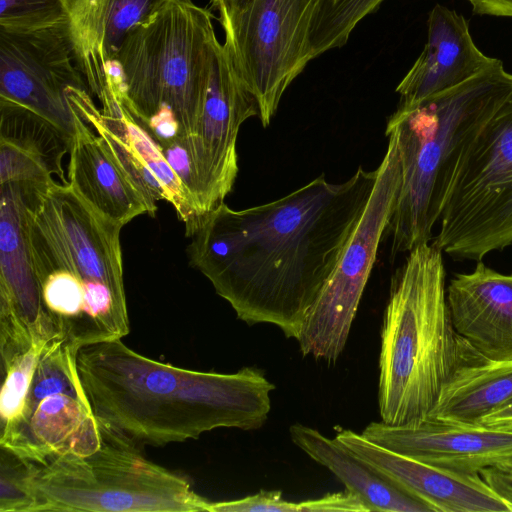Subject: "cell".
Here are the masks:
<instances>
[{
    "label": "cell",
    "mask_w": 512,
    "mask_h": 512,
    "mask_svg": "<svg viewBox=\"0 0 512 512\" xmlns=\"http://www.w3.org/2000/svg\"><path fill=\"white\" fill-rule=\"evenodd\" d=\"M384 0H322L311 32L312 58L344 46L356 25Z\"/></svg>",
    "instance_id": "25"
},
{
    "label": "cell",
    "mask_w": 512,
    "mask_h": 512,
    "mask_svg": "<svg viewBox=\"0 0 512 512\" xmlns=\"http://www.w3.org/2000/svg\"><path fill=\"white\" fill-rule=\"evenodd\" d=\"M254 96L238 77L223 44L218 42L208 92L195 136L185 145L192 155L207 216L224 203L238 174L237 136L241 125L258 116Z\"/></svg>",
    "instance_id": "13"
},
{
    "label": "cell",
    "mask_w": 512,
    "mask_h": 512,
    "mask_svg": "<svg viewBox=\"0 0 512 512\" xmlns=\"http://www.w3.org/2000/svg\"><path fill=\"white\" fill-rule=\"evenodd\" d=\"M100 445L30 463L32 512H200L210 501L188 479L143 456L137 444L102 424Z\"/></svg>",
    "instance_id": "7"
},
{
    "label": "cell",
    "mask_w": 512,
    "mask_h": 512,
    "mask_svg": "<svg viewBox=\"0 0 512 512\" xmlns=\"http://www.w3.org/2000/svg\"><path fill=\"white\" fill-rule=\"evenodd\" d=\"M480 475L512 512V472L492 466L482 469Z\"/></svg>",
    "instance_id": "30"
},
{
    "label": "cell",
    "mask_w": 512,
    "mask_h": 512,
    "mask_svg": "<svg viewBox=\"0 0 512 512\" xmlns=\"http://www.w3.org/2000/svg\"><path fill=\"white\" fill-rule=\"evenodd\" d=\"M68 98L141 193L154 204L169 202L185 224L186 236L192 237L205 218L151 135L123 105L109 111L97 108L88 88L72 87Z\"/></svg>",
    "instance_id": "15"
},
{
    "label": "cell",
    "mask_w": 512,
    "mask_h": 512,
    "mask_svg": "<svg viewBox=\"0 0 512 512\" xmlns=\"http://www.w3.org/2000/svg\"><path fill=\"white\" fill-rule=\"evenodd\" d=\"M73 0H0V30L26 33L69 25Z\"/></svg>",
    "instance_id": "26"
},
{
    "label": "cell",
    "mask_w": 512,
    "mask_h": 512,
    "mask_svg": "<svg viewBox=\"0 0 512 512\" xmlns=\"http://www.w3.org/2000/svg\"><path fill=\"white\" fill-rule=\"evenodd\" d=\"M335 439L431 512H509L480 474L427 464L380 446L349 429Z\"/></svg>",
    "instance_id": "17"
},
{
    "label": "cell",
    "mask_w": 512,
    "mask_h": 512,
    "mask_svg": "<svg viewBox=\"0 0 512 512\" xmlns=\"http://www.w3.org/2000/svg\"><path fill=\"white\" fill-rule=\"evenodd\" d=\"M368 512L359 497L349 491L330 493L298 502V512Z\"/></svg>",
    "instance_id": "29"
},
{
    "label": "cell",
    "mask_w": 512,
    "mask_h": 512,
    "mask_svg": "<svg viewBox=\"0 0 512 512\" xmlns=\"http://www.w3.org/2000/svg\"><path fill=\"white\" fill-rule=\"evenodd\" d=\"M46 343L33 345L28 351L1 363L3 374L0 393L1 426L9 423L19 414L40 353Z\"/></svg>",
    "instance_id": "27"
},
{
    "label": "cell",
    "mask_w": 512,
    "mask_h": 512,
    "mask_svg": "<svg viewBox=\"0 0 512 512\" xmlns=\"http://www.w3.org/2000/svg\"><path fill=\"white\" fill-rule=\"evenodd\" d=\"M450 318L458 336L481 357L512 360V272L502 274L477 261L446 288Z\"/></svg>",
    "instance_id": "19"
},
{
    "label": "cell",
    "mask_w": 512,
    "mask_h": 512,
    "mask_svg": "<svg viewBox=\"0 0 512 512\" xmlns=\"http://www.w3.org/2000/svg\"><path fill=\"white\" fill-rule=\"evenodd\" d=\"M438 221L433 242L455 260L512 246V98L463 146Z\"/></svg>",
    "instance_id": "8"
},
{
    "label": "cell",
    "mask_w": 512,
    "mask_h": 512,
    "mask_svg": "<svg viewBox=\"0 0 512 512\" xmlns=\"http://www.w3.org/2000/svg\"><path fill=\"white\" fill-rule=\"evenodd\" d=\"M209 9L167 0L135 26L117 54L111 95L141 125L172 117L187 145L203 112L218 39Z\"/></svg>",
    "instance_id": "5"
},
{
    "label": "cell",
    "mask_w": 512,
    "mask_h": 512,
    "mask_svg": "<svg viewBox=\"0 0 512 512\" xmlns=\"http://www.w3.org/2000/svg\"><path fill=\"white\" fill-rule=\"evenodd\" d=\"M22 189L39 284L56 270L79 279L85 291L87 345L126 336L130 326L120 244L123 225L100 214L70 184L55 181L44 190Z\"/></svg>",
    "instance_id": "6"
},
{
    "label": "cell",
    "mask_w": 512,
    "mask_h": 512,
    "mask_svg": "<svg viewBox=\"0 0 512 512\" xmlns=\"http://www.w3.org/2000/svg\"><path fill=\"white\" fill-rule=\"evenodd\" d=\"M30 463L0 447V512H32Z\"/></svg>",
    "instance_id": "28"
},
{
    "label": "cell",
    "mask_w": 512,
    "mask_h": 512,
    "mask_svg": "<svg viewBox=\"0 0 512 512\" xmlns=\"http://www.w3.org/2000/svg\"><path fill=\"white\" fill-rule=\"evenodd\" d=\"M427 42L412 67L396 87L397 107L411 106L453 88L485 69L494 58L474 43L467 20L442 5L429 13Z\"/></svg>",
    "instance_id": "20"
},
{
    "label": "cell",
    "mask_w": 512,
    "mask_h": 512,
    "mask_svg": "<svg viewBox=\"0 0 512 512\" xmlns=\"http://www.w3.org/2000/svg\"><path fill=\"white\" fill-rule=\"evenodd\" d=\"M378 170L346 181L325 176L272 202L211 211L188 246L191 265L238 319L298 339L373 191Z\"/></svg>",
    "instance_id": "1"
},
{
    "label": "cell",
    "mask_w": 512,
    "mask_h": 512,
    "mask_svg": "<svg viewBox=\"0 0 512 512\" xmlns=\"http://www.w3.org/2000/svg\"><path fill=\"white\" fill-rule=\"evenodd\" d=\"M368 440L416 460L464 474L512 459V430L463 426L427 418L404 425L371 422Z\"/></svg>",
    "instance_id": "16"
},
{
    "label": "cell",
    "mask_w": 512,
    "mask_h": 512,
    "mask_svg": "<svg viewBox=\"0 0 512 512\" xmlns=\"http://www.w3.org/2000/svg\"><path fill=\"white\" fill-rule=\"evenodd\" d=\"M76 363L98 420L136 444L163 446L222 427L258 429L275 389L256 368L231 374L183 369L145 357L121 339L80 348Z\"/></svg>",
    "instance_id": "2"
},
{
    "label": "cell",
    "mask_w": 512,
    "mask_h": 512,
    "mask_svg": "<svg viewBox=\"0 0 512 512\" xmlns=\"http://www.w3.org/2000/svg\"><path fill=\"white\" fill-rule=\"evenodd\" d=\"M1 360L59 338L48 320L28 245L26 194L15 183L0 186Z\"/></svg>",
    "instance_id": "14"
},
{
    "label": "cell",
    "mask_w": 512,
    "mask_h": 512,
    "mask_svg": "<svg viewBox=\"0 0 512 512\" xmlns=\"http://www.w3.org/2000/svg\"><path fill=\"white\" fill-rule=\"evenodd\" d=\"M68 181L73 189L103 216L123 226L142 214L155 215L151 203L130 180L103 139L72 107Z\"/></svg>",
    "instance_id": "21"
},
{
    "label": "cell",
    "mask_w": 512,
    "mask_h": 512,
    "mask_svg": "<svg viewBox=\"0 0 512 512\" xmlns=\"http://www.w3.org/2000/svg\"><path fill=\"white\" fill-rule=\"evenodd\" d=\"M442 253L434 242L416 246L391 279L378 383L381 421L389 425L429 418L461 359L463 340L448 310Z\"/></svg>",
    "instance_id": "4"
},
{
    "label": "cell",
    "mask_w": 512,
    "mask_h": 512,
    "mask_svg": "<svg viewBox=\"0 0 512 512\" xmlns=\"http://www.w3.org/2000/svg\"><path fill=\"white\" fill-rule=\"evenodd\" d=\"M512 403V360L481 357L466 342L460 362L429 418L478 426L482 418Z\"/></svg>",
    "instance_id": "22"
},
{
    "label": "cell",
    "mask_w": 512,
    "mask_h": 512,
    "mask_svg": "<svg viewBox=\"0 0 512 512\" xmlns=\"http://www.w3.org/2000/svg\"><path fill=\"white\" fill-rule=\"evenodd\" d=\"M478 426L512 430V403L482 418Z\"/></svg>",
    "instance_id": "32"
},
{
    "label": "cell",
    "mask_w": 512,
    "mask_h": 512,
    "mask_svg": "<svg viewBox=\"0 0 512 512\" xmlns=\"http://www.w3.org/2000/svg\"><path fill=\"white\" fill-rule=\"evenodd\" d=\"M167 0H73L69 34L77 65L101 109L116 103L112 70L129 32Z\"/></svg>",
    "instance_id": "18"
},
{
    "label": "cell",
    "mask_w": 512,
    "mask_h": 512,
    "mask_svg": "<svg viewBox=\"0 0 512 512\" xmlns=\"http://www.w3.org/2000/svg\"><path fill=\"white\" fill-rule=\"evenodd\" d=\"M511 98L512 74L494 58L467 81L397 107L389 117L386 136L394 135L401 162V185L385 232L392 258L432 240L460 151Z\"/></svg>",
    "instance_id": "3"
},
{
    "label": "cell",
    "mask_w": 512,
    "mask_h": 512,
    "mask_svg": "<svg viewBox=\"0 0 512 512\" xmlns=\"http://www.w3.org/2000/svg\"><path fill=\"white\" fill-rule=\"evenodd\" d=\"M474 14L512 18V0H466Z\"/></svg>",
    "instance_id": "31"
},
{
    "label": "cell",
    "mask_w": 512,
    "mask_h": 512,
    "mask_svg": "<svg viewBox=\"0 0 512 512\" xmlns=\"http://www.w3.org/2000/svg\"><path fill=\"white\" fill-rule=\"evenodd\" d=\"M322 0H210L231 63L267 127L290 84L312 58L311 32Z\"/></svg>",
    "instance_id": "9"
},
{
    "label": "cell",
    "mask_w": 512,
    "mask_h": 512,
    "mask_svg": "<svg viewBox=\"0 0 512 512\" xmlns=\"http://www.w3.org/2000/svg\"><path fill=\"white\" fill-rule=\"evenodd\" d=\"M72 87L89 89L75 59L69 25L26 33L0 30V98L31 109L72 136Z\"/></svg>",
    "instance_id": "12"
},
{
    "label": "cell",
    "mask_w": 512,
    "mask_h": 512,
    "mask_svg": "<svg viewBox=\"0 0 512 512\" xmlns=\"http://www.w3.org/2000/svg\"><path fill=\"white\" fill-rule=\"evenodd\" d=\"M292 442L310 458L330 470L363 502L368 511L431 512L422 502L401 490L358 458L337 439L302 424L289 428Z\"/></svg>",
    "instance_id": "23"
},
{
    "label": "cell",
    "mask_w": 512,
    "mask_h": 512,
    "mask_svg": "<svg viewBox=\"0 0 512 512\" xmlns=\"http://www.w3.org/2000/svg\"><path fill=\"white\" fill-rule=\"evenodd\" d=\"M71 136L31 109L0 98V146L37 165L63 184L62 160L70 150Z\"/></svg>",
    "instance_id": "24"
},
{
    "label": "cell",
    "mask_w": 512,
    "mask_h": 512,
    "mask_svg": "<svg viewBox=\"0 0 512 512\" xmlns=\"http://www.w3.org/2000/svg\"><path fill=\"white\" fill-rule=\"evenodd\" d=\"M387 137V150L367 205L297 339L304 356L334 362L346 345L401 185L397 142L394 135Z\"/></svg>",
    "instance_id": "11"
},
{
    "label": "cell",
    "mask_w": 512,
    "mask_h": 512,
    "mask_svg": "<svg viewBox=\"0 0 512 512\" xmlns=\"http://www.w3.org/2000/svg\"><path fill=\"white\" fill-rule=\"evenodd\" d=\"M497 466H499V467H501V468H503V469H505L507 471L512 472V459H509V460H507V461H505V462H503V463H501V464H499Z\"/></svg>",
    "instance_id": "33"
},
{
    "label": "cell",
    "mask_w": 512,
    "mask_h": 512,
    "mask_svg": "<svg viewBox=\"0 0 512 512\" xmlns=\"http://www.w3.org/2000/svg\"><path fill=\"white\" fill-rule=\"evenodd\" d=\"M77 352L60 338L45 344L19 414L0 427V447L42 464L100 445L102 425L81 382Z\"/></svg>",
    "instance_id": "10"
}]
</instances>
